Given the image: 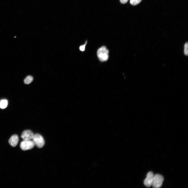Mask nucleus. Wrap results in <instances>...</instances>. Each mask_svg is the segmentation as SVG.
<instances>
[{"label":"nucleus","instance_id":"f257e3e1","mask_svg":"<svg viewBox=\"0 0 188 188\" xmlns=\"http://www.w3.org/2000/svg\"><path fill=\"white\" fill-rule=\"evenodd\" d=\"M109 51L104 46L100 48L97 51V55L101 61H106L108 58Z\"/></svg>","mask_w":188,"mask_h":188},{"label":"nucleus","instance_id":"f03ea898","mask_svg":"<svg viewBox=\"0 0 188 188\" xmlns=\"http://www.w3.org/2000/svg\"><path fill=\"white\" fill-rule=\"evenodd\" d=\"M164 179L162 176L157 174L154 175L152 186L153 187L159 188L161 187L162 185Z\"/></svg>","mask_w":188,"mask_h":188},{"label":"nucleus","instance_id":"7ed1b4c3","mask_svg":"<svg viewBox=\"0 0 188 188\" xmlns=\"http://www.w3.org/2000/svg\"><path fill=\"white\" fill-rule=\"evenodd\" d=\"M32 139L35 145L38 148H42L44 145L45 141L43 137L39 134L34 135Z\"/></svg>","mask_w":188,"mask_h":188},{"label":"nucleus","instance_id":"20e7f679","mask_svg":"<svg viewBox=\"0 0 188 188\" xmlns=\"http://www.w3.org/2000/svg\"><path fill=\"white\" fill-rule=\"evenodd\" d=\"M35 144L33 141L24 140L21 143L20 147L23 151L31 149L34 147Z\"/></svg>","mask_w":188,"mask_h":188},{"label":"nucleus","instance_id":"39448f33","mask_svg":"<svg viewBox=\"0 0 188 188\" xmlns=\"http://www.w3.org/2000/svg\"><path fill=\"white\" fill-rule=\"evenodd\" d=\"M154 176V174L152 172H150L147 173L144 182L145 186L149 187L152 186Z\"/></svg>","mask_w":188,"mask_h":188},{"label":"nucleus","instance_id":"423d86ee","mask_svg":"<svg viewBox=\"0 0 188 188\" xmlns=\"http://www.w3.org/2000/svg\"><path fill=\"white\" fill-rule=\"evenodd\" d=\"M34 135L33 132L30 130H26L23 132L21 138L24 140H30L33 139Z\"/></svg>","mask_w":188,"mask_h":188},{"label":"nucleus","instance_id":"0eeeda50","mask_svg":"<svg viewBox=\"0 0 188 188\" xmlns=\"http://www.w3.org/2000/svg\"><path fill=\"white\" fill-rule=\"evenodd\" d=\"M19 138L16 135L12 136L9 141V143L12 147H15L17 145L19 141Z\"/></svg>","mask_w":188,"mask_h":188},{"label":"nucleus","instance_id":"6e6552de","mask_svg":"<svg viewBox=\"0 0 188 188\" xmlns=\"http://www.w3.org/2000/svg\"><path fill=\"white\" fill-rule=\"evenodd\" d=\"M8 105V101L6 100H3L0 102V108L2 109L6 108Z\"/></svg>","mask_w":188,"mask_h":188},{"label":"nucleus","instance_id":"1a4fd4ad","mask_svg":"<svg viewBox=\"0 0 188 188\" xmlns=\"http://www.w3.org/2000/svg\"><path fill=\"white\" fill-rule=\"evenodd\" d=\"M33 77L30 76H28L24 80V82L26 84H29L33 81Z\"/></svg>","mask_w":188,"mask_h":188},{"label":"nucleus","instance_id":"9d476101","mask_svg":"<svg viewBox=\"0 0 188 188\" xmlns=\"http://www.w3.org/2000/svg\"><path fill=\"white\" fill-rule=\"evenodd\" d=\"M142 0H130V4L132 5L135 6L139 4Z\"/></svg>","mask_w":188,"mask_h":188},{"label":"nucleus","instance_id":"9b49d317","mask_svg":"<svg viewBox=\"0 0 188 188\" xmlns=\"http://www.w3.org/2000/svg\"><path fill=\"white\" fill-rule=\"evenodd\" d=\"M188 42L186 43L184 46V54L187 56L188 54Z\"/></svg>","mask_w":188,"mask_h":188},{"label":"nucleus","instance_id":"f8f14e48","mask_svg":"<svg viewBox=\"0 0 188 188\" xmlns=\"http://www.w3.org/2000/svg\"><path fill=\"white\" fill-rule=\"evenodd\" d=\"M87 43V42L85 45H82L80 47V49L81 51H83L85 50L86 45Z\"/></svg>","mask_w":188,"mask_h":188},{"label":"nucleus","instance_id":"ddd939ff","mask_svg":"<svg viewBox=\"0 0 188 188\" xmlns=\"http://www.w3.org/2000/svg\"><path fill=\"white\" fill-rule=\"evenodd\" d=\"M120 3L122 4H125L127 3L128 0H120Z\"/></svg>","mask_w":188,"mask_h":188}]
</instances>
